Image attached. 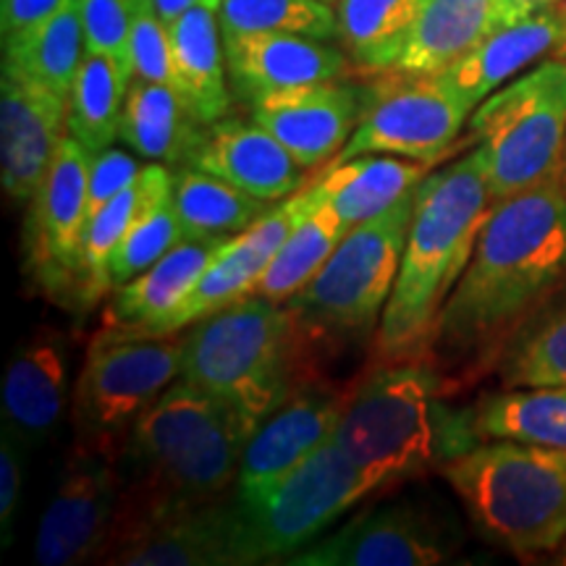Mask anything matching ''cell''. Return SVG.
Wrapping results in <instances>:
<instances>
[{
	"instance_id": "obj_3",
	"label": "cell",
	"mask_w": 566,
	"mask_h": 566,
	"mask_svg": "<svg viewBox=\"0 0 566 566\" xmlns=\"http://www.w3.org/2000/svg\"><path fill=\"white\" fill-rule=\"evenodd\" d=\"M493 205L475 153L424 176L415 192L399 275L373 338L375 367L430 357L438 317L472 260Z\"/></svg>"
},
{
	"instance_id": "obj_30",
	"label": "cell",
	"mask_w": 566,
	"mask_h": 566,
	"mask_svg": "<svg viewBox=\"0 0 566 566\" xmlns=\"http://www.w3.org/2000/svg\"><path fill=\"white\" fill-rule=\"evenodd\" d=\"M174 202L184 239L237 237L271 210V202L258 200L195 166H179L174 171Z\"/></svg>"
},
{
	"instance_id": "obj_36",
	"label": "cell",
	"mask_w": 566,
	"mask_h": 566,
	"mask_svg": "<svg viewBox=\"0 0 566 566\" xmlns=\"http://www.w3.org/2000/svg\"><path fill=\"white\" fill-rule=\"evenodd\" d=\"M184 239L181 218L174 202V179L163 184L142 208L126 237L118 244L111 260V283L113 289L124 286L153 268L168 250H174Z\"/></svg>"
},
{
	"instance_id": "obj_10",
	"label": "cell",
	"mask_w": 566,
	"mask_h": 566,
	"mask_svg": "<svg viewBox=\"0 0 566 566\" xmlns=\"http://www.w3.org/2000/svg\"><path fill=\"white\" fill-rule=\"evenodd\" d=\"M181 338H103L92 342L74 388L80 443L111 451L126 441L137 417L181 378Z\"/></svg>"
},
{
	"instance_id": "obj_16",
	"label": "cell",
	"mask_w": 566,
	"mask_h": 566,
	"mask_svg": "<svg viewBox=\"0 0 566 566\" xmlns=\"http://www.w3.org/2000/svg\"><path fill=\"white\" fill-rule=\"evenodd\" d=\"M449 558L441 527L412 504L354 516L323 541L286 558L292 566H433Z\"/></svg>"
},
{
	"instance_id": "obj_19",
	"label": "cell",
	"mask_w": 566,
	"mask_h": 566,
	"mask_svg": "<svg viewBox=\"0 0 566 566\" xmlns=\"http://www.w3.org/2000/svg\"><path fill=\"white\" fill-rule=\"evenodd\" d=\"M233 97L247 105L275 92L342 80L349 55L323 40L286 32H223Z\"/></svg>"
},
{
	"instance_id": "obj_32",
	"label": "cell",
	"mask_w": 566,
	"mask_h": 566,
	"mask_svg": "<svg viewBox=\"0 0 566 566\" xmlns=\"http://www.w3.org/2000/svg\"><path fill=\"white\" fill-rule=\"evenodd\" d=\"M132 74L122 63L97 53H84L69 92V137L90 155L108 150L118 137Z\"/></svg>"
},
{
	"instance_id": "obj_34",
	"label": "cell",
	"mask_w": 566,
	"mask_h": 566,
	"mask_svg": "<svg viewBox=\"0 0 566 566\" xmlns=\"http://www.w3.org/2000/svg\"><path fill=\"white\" fill-rule=\"evenodd\" d=\"M315 189V187H313ZM346 229L336 212L317 197V205L289 233L279 247L265 273L260 275L254 294L273 302H289L300 289L315 279V273L328 263Z\"/></svg>"
},
{
	"instance_id": "obj_38",
	"label": "cell",
	"mask_w": 566,
	"mask_h": 566,
	"mask_svg": "<svg viewBox=\"0 0 566 566\" xmlns=\"http://www.w3.org/2000/svg\"><path fill=\"white\" fill-rule=\"evenodd\" d=\"M134 6V0H80L84 53L113 59L132 74Z\"/></svg>"
},
{
	"instance_id": "obj_49",
	"label": "cell",
	"mask_w": 566,
	"mask_h": 566,
	"mask_svg": "<svg viewBox=\"0 0 566 566\" xmlns=\"http://www.w3.org/2000/svg\"><path fill=\"white\" fill-rule=\"evenodd\" d=\"M134 3H137V0H134Z\"/></svg>"
},
{
	"instance_id": "obj_46",
	"label": "cell",
	"mask_w": 566,
	"mask_h": 566,
	"mask_svg": "<svg viewBox=\"0 0 566 566\" xmlns=\"http://www.w3.org/2000/svg\"><path fill=\"white\" fill-rule=\"evenodd\" d=\"M562 6H564V11H566V0H562ZM558 55H562V59H566V45H564V51L558 53Z\"/></svg>"
},
{
	"instance_id": "obj_6",
	"label": "cell",
	"mask_w": 566,
	"mask_h": 566,
	"mask_svg": "<svg viewBox=\"0 0 566 566\" xmlns=\"http://www.w3.org/2000/svg\"><path fill=\"white\" fill-rule=\"evenodd\" d=\"M472 522L520 556L566 543V451L488 438L443 467Z\"/></svg>"
},
{
	"instance_id": "obj_15",
	"label": "cell",
	"mask_w": 566,
	"mask_h": 566,
	"mask_svg": "<svg viewBox=\"0 0 566 566\" xmlns=\"http://www.w3.org/2000/svg\"><path fill=\"white\" fill-rule=\"evenodd\" d=\"M69 134V97L3 69L0 76V184L32 202Z\"/></svg>"
},
{
	"instance_id": "obj_4",
	"label": "cell",
	"mask_w": 566,
	"mask_h": 566,
	"mask_svg": "<svg viewBox=\"0 0 566 566\" xmlns=\"http://www.w3.org/2000/svg\"><path fill=\"white\" fill-rule=\"evenodd\" d=\"M373 491L443 470L483 441L475 409L443 401V384L428 359L380 365L352 388L334 438Z\"/></svg>"
},
{
	"instance_id": "obj_9",
	"label": "cell",
	"mask_w": 566,
	"mask_h": 566,
	"mask_svg": "<svg viewBox=\"0 0 566 566\" xmlns=\"http://www.w3.org/2000/svg\"><path fill=\"white\" fill-rule=\"evenodd\" d=\"M367 493H373V485L328 441L265 493L233 499L242 564L300 554Z\"/></svg>"
},
{
	"instance_id": "obj_41",
	"label": "cell",
	"mask_w": 566,
	"mask_h": 566,
	"mask_svg": "<svg viewBox=\"0 0 566 566\" xmlns=\"http://www.w3.org/2000/svg\"><path fill=\"white\" fill-rule=\"evenodd\" d=\"M24 454L27 449L19 438L3 428V436H0V533H3V546H9L13 537V522H17L21 501Z\"/></svg>"
},
{
	"instance_id": "obj_29",
	"label": "cell",
	"mask_w": 566,
	"mask_h": 566,
	"mask_svg": "<svg viewBox=\"0 0 566 566\" xmlns=\"http://www.w3.org/2000/svg\"><path fill=\"white\" fill-rule=\"evenodd\" d=\"M174 179L171 168L150 163L142 168L137 181L129 184L124 192H118L113 200L97 210L87 221L80 258V307H95L105 294L113 292L111 283V260L116 254L118 244L129 231L134 218L142 208L150 202V197L158 192L163 184Z\"/></svg>"
},
{
	"instance_id": "obj_26",
	"label": "cell",
	"mask_w": 566,
	"mask_h": 566,
	"mask_svg": "<svg viewBox=\"0 0 566 566\" xmlns=\"http://www.w3.org/2000/svg\"><path fill=\"white\" fill-rule=\"evenodd\" d=\"M205 132L208 126L197 122L174 87L132 80L118 124V139L142 158L168 166H189Z\"/></svg>"
},
{
	"instance_id": "obj_7",
	"label": "cell",
	"mask_w": 566,
	"mask_h": 566,
	"mask_svg": "<svg viewBox=\"0 0 566 566\" xmlns=\"http://www.w3.org/2000/svg\"><path fill=\"white\" fill-rule=\"evenodd\" d=\"M415 192L384 216L346 231L315 279L283 302L313 359L365 342L378 331L405 258Z\"/></svg>"
},
{
	"instance_id": "obj_13",
	"label": "cell",
	"mask_w": 566,
	"mask_h": 566,
	"mask_svg": "<svg viewBox=\"0 0 566 566\" xmlns=\"http://www.w3.org/2000/svg\"><path fill=\"white\" fill-rule=\"evenodd\" d=\"M118 501L122 470L116 454L76 441L40 520L34 562L71 566L101 556L116 520Z\"/></svg>"
},
{
	"instance_id": "obj_45",
	"label": "cell",
	"mask_w": 566,
	"mask_h": 566,
	"mask_svg": "<svg viewBox=\"0 0 566 566\" xmlns=\"http://www.w3.org/2000/svg\"><path fill=\"white\" fill-rule=\"evenodd\" d=\"M562 184L566 189V145H564V160H562Z\"/></svg>"
},
{
	"instance_id": "obj_17",
	"label": "cell",
	"mask_w": 566,
	"mask_h": 566,
	"mask_svg": "<svg viewBox=\"0 0 566 566\" xmlns=\"http://www.w3.org/2000/svg\"><path fill=\"white\" fill-rule=\"evenodd\" d=\"M352 391H328L307 384L254 428L244 446L237 499H254L286 478L334 438Z\"/></svg>"
},
{
	"instance_id": "obj_25",
	"label": "cell",
	"mask_w": 566,
	"mask_h": 566,
	"mask_svg": "<svg viewBox=\"0 0 566 566\" xmlns=\"http://www.w3.org/2000/svg\"><path fill=\"white\" fill-rule=\"evenodd\" d=\"M428 174L430 163L396 155H359L342 166L325 168L321 181L313 187L349 231L391 210L396 202L412 195Z\"/></svg>"
},
{
	"instance_id": "obj_40",
	"label": "cell",
	"mask_w": 566,
	"mask_h": 566,
	"mask_svg": "<svg viewBox=\"0 0 566 566\" xmlns=\"http://www.w3.org/2000/svg\"><path fill=\"white\" fill-rule=\"evenodd\" d=\"M142 166L129 153L108 147V150L90 155V179H87V221L97 210H103L113 197L124 192L129 184L137 181Z\"/></svg>"
},
{
	"instance_id": "obj_12",
	"label": "cell",
	"mask_w": 566,
	"mask_h": 566,
	"mask_svg": "<svg viewBox=\"0 0 566 566\" xmlns=\"http://www.w3.org/2000/svg\"><path fill=\"white\" fill-rule=\"evenodd\" d=\"M90 153L69 137L48 168L45 181L30 202L27 263L38 286L51 300L80 307V258L87 229Z\"/></svg>"
},
{
	"instance_id": "obj_14",
	"label": "cell",
	"mask_w": 566,
	"mask_h": 566,
	"mask_svg": "<svg viewBox=\"0 0 566 566\" xmlns=\"http://www.w3.org/2000/svg\"><path fill=\"white\" fill-rule=\"evenodd\" d=\"M126 566H242L233 501L174 509L111 530L97 556Z\"/></svg>"
},
{
	"instance_id": "obj_43",
	"label": "cell",
	"mask_w": 566,
	"mask_h": 566,
	"mask_svg": "<svg viewBox=\"0 0 566 566\" xmlns=\"http://www.w3.org/2000/svg\"><path fill=\"white\" fill-rule=\"evenodd\" d=\"M562 0H493L495 6V27L514 24V21L533 17V13L558 6Z\"/></svg>"
},
{
	"instance_id": "obj_11",
	"label": "cell",
	"mask_w": 566,
	"mask_h": 566,
	"mask_svg": "<svg viewBox=\"0 0 566 566\" xmlns=\"http://www.w3.org/2000/svg\"><path fill=\"white\" fill-rule=\"evenodd\" d=\"M470 116V105L446 87L441 74L375 71L357 129L328 168L359 155L436 163L451 150Z\"/></svg>"
},
{
	"instance_id": "obj_28",
	"label": "cell",
	"mask_w": 566,
	"mask_h": 566,
	"mask_svg": "<svg viewBox=\"0 0 566 566\" xmlns=\"http://www.w3.org/2000/svg\"><path fill=\"white\" fill-rule=\"evenodd\" d=\"M84 59L80 0H63L30 30L3 38V69L66 95Z\"/></svg>"
},
{
	"instance_id": "obj_39",
	"label": "cell",
	"mask_w": 566,
	"mask_h": 566,
	"mask_svg": "<svg viewBox=\"0 0 566 566\" xmlns=\"http://www.w3.org/2000/svg\"><path fill=\"white\" fill-rule=\"evenodd\" d=\"M132 74L134 80L174 87V55L168 24L150 3L134 6L132 24Z\"/></svg>"
},
{
	"instance_id": "obj_24",
	"label": "cell",
	"mask_w": 566,
	"mask_h": 566,
	"mask_svg": "<svg viewBox=\"0 0 566 566\" xmlns=\"http://www.w3.org/2000/svg\"><path fill=\"white\" fill-rule=\"evenodd\" d=\"M237 237L181 239L153 268L124 286L113 289L105 325H142L171 313L197 286V281L221 260Z\"/></svg>"
},
{
	"instance_id": "obj_20",
	"label": "cell",
	"mask_w": 566,
	"mask_h": 566,
	"mask_svg": "<svg viewBox=\"0 0 566 566\" xmlns=\"http://www.w3.org/2000/svg\"><path fill=\"white\" fill-rule=\"evenodd\" d=\"M566 45V11L551 6L514 24L495 27L483 42H478L464 59L441 71L446 87L457 97L478 108L495 90L525 74L535 63L558 55Z\"/></svg>"
},
{
	"instance_id": "obj_5",
	"label": "cell",
	"mask_w": 566,
	"mask_h": 566,
	"mask_svg": "<svg viewBox=\"0 0 566 566\" xmlns=\"http://www.w3.org/2000/svg\"><path fill=\"white\" fill-rule=\"evenodd\" d=\"M181 342V378L231 407L252 433L289 396L313 384L315 359L292 310L260 294L226 304Z\"/></svg>"
},
{
	"instance_id": "obj_33",
	"label": "cell",
	"mask_w": 566,
	"mask_h": 566,
	"mask_svg": "<svg viewBox=\"0 0 566 566\" xmlns=\"http://www.w3.org/2000/svg\"><path fill=\"white\" fill-rule=\"evenodd\" d=\"M478 430L488 438L551 446L566 451V386L506 388L475 407Z\"/></svg>"
},
{
	"instance_id": "obj_31",
	"label": "cell",
	"mask_w": 566,
	"mask_h": 566,
	"mask_svg": "<svg viewBox=\"0 0 566 566\" xmlns=\"http://www.w3.org/2000/svg\"><path fill=\"white\" fill-rule=\"evenodd\" d=\"M417 13L420 0H338V40L354 66L388 71L405 51Z\"/></svg>"
},
{
	"instance_id": "obj_37",
	"label": "cell",
	"mask_w": 566,
	"mask_h": 566,
	"mask_svg": "<svg viewBox=\"0 0 566 566\" xmlns=\"http://www.w3.org/2000/svg\"><path fill=\"white\" fill-rule=\"evenodd\" d=\"M504 388L566 386V304L522 331L501 359Z\"/></svg>"
},
{
	"instance_id": "obj_22",
	"label": "cell",
	"mask_w": 566,
	"mask_h": 566,
	"mask_svg": "<svg viewBox=\"0 0 566 566\" xmlns=\"http://www.w3.org/2000/svg\"><path fill=\"white\" fill-rule=\"evenodd\" d=\"M69 396L66 344L53 331H38L13 354L3 378V428L27 451L40 449L61 422Z\"/></svg>"
},
{
	"instance_id": "obj_42",
	"label": "cell",
	"mask_w": 566,
	"mask_h": 566,
	"mask_svg": "<svg viewBox=\"0 0 566 566\" xmlns=\"http://www.w3.org/2000/svg\"><path fill=\"white\" fill-rule=\"evenodd\" d=\"M63 0H0V32L3 38L30 30L59 9Z\"/></svg>"
},
{
	"instance_id": "obj_27",
	"label": "cell",
	"mask_w": 566,
	"mask_h": 566,
	"mask_svg": "<svg viewBox=\"0 0 566 566\" xmlns=\"http://www.w3.org/2000/svg\"><path fill=\"white\" fill-rule=\"evenodd\" d=\"M493 30V0H420V13L394 69L405 74H441Z\"/></svg>"
},
{
	"instance_id": "obj_48",
	"label": "cell",
	"mask_w": 566,
	"mask_h": 566,
	"mask_svg": "<svg viewBox=\"0 0 566 566\" xmlns=\"http://www.w3.org/2000/svg\"><path fill=\"white\" fill-rule=\"evenodd\" d=\"M564 562H566V548H564Z\"/></svg>"
},
{
	"instance_id": "obj_18",
	"label": "cell",
	"mask_w": 566,
	"mask_h": 566,
	"mask_svg": "<svg viewBox=\"0 0 566 566\" xmlns=\"http://www.w3.org/2000/svg\"><path fill=\"white\" fill-rule=\"evenodd\" d=\"M365 101L367 84L359 87L342 76L260 97L250 103V118L271 132L302 168H315L344 150Z\"/></svg>"
},
{
	"instance_id": "obj_2",
	"label": "cell",
	"mask_w": 566,
	"mask_h": 566,
	"mask_svg": "<svg viewBox=\"0 0 566 566\" xmlns=\"http://www.w3.org/2000/svg\"><path fill=\"white\" fill-rule=\"evenodd\" d=\"M252 430L187 380H174L122 443V501L113 527L218 501L237 483Z\"/></svg>"
},
{
	"instance_id": "obj_8",
	"label": "cell",
	"mask_w": 566,
	"mask_h": 566,
	"mask_svg": "<svg viewBox=\"0 0 566 566\" xmlns=\"http://www.w3.org/2000/svg\"><path fill=\"white\" fill-rule=\"evenodd\" d=\"M472 153L493 202L562 179L566 145V59L535 63L472 111Z\"/></svg>"
},
{
	"instance_id": "obj_23",
	"label": "cell",
	"mask_w": 566,
	"mask_h": 566,
	"mask_svg": "<svg viewBox=\"0 0 566 566\" xmlns=\"http://www.w3.org/2000/svg\"><path fill=\"white\" fill-rule=\"evenodd\" d=\"M174 55V90L197 122L210 126L231 113L229 66L216 6H195L168 27Z\"/></svg>"
},
{
	"instance_id": "obj_35",
	"label": "cell",
	"mask_w": 566,
	"mask_h": 566,
	"mask_svg": "<svg viewBox=\"0 0 566 566\" xmlns=\"http://www.w3.org/2000/svg\"><path fill=\"white\" fill-rule=\"evenodd\" d=\"M223 32H286L331 42L338 38V17L328 0H221Z\"/></svg>"
},
{
	"instance_id": "obj_1",
	"label": "cell",
	"mask_w": 566,
	"mask_h": 566,
	"mask_svg": "<svg viewBox=\"0 0 566 566\" xmlns=\"http://www.w3.org/2000/svg\"><path fill=\"white\" fill-rule=\"evenodd\" d=\"M566 279V189L562 179L495 202L475 252L436 323L433 349L470 357L546 302Z\"/></svg>"
},
{
	"instance_id": "obj_47",
	"label": "cell",
	"mask_w": 566,
	"mask_h": 566,
	"mask_svg": "<svg viewBox=\"0 0 566 566\" xmlns=\"http://www.w3.org/2000/svg\"><path fill=\"white\" fill-rule=\"evenodd\" d=\"M137 3H147V0H137Z\"/></svg>"
},
{
	"instance_id": "obj_21",
	"label": "cell",
	"mask_w": 566,
	"mask_h": 566,
	"mask_svg": "<svg viewBox=\"0 0 566 566\" xmlns=\"http://www.w3.org/2000/svg\"><path fill=\"white\" fill-rule=\"evenodd\" d=\"M189 166L265 202L300 192L307 171L263 126L229 116L208 126Z\"/></svg>"
},
{
	"instance_id": "obj_44",
	"label": "cell",
	"mask_w": 566,
	"mask_h": 566,
	"mask_svg": "<svg viewBox=\"0 0 566 566\" xmlns=\"http://www.w3.org/2000/svg\"><path fill=\"white\" fill-rule=\"evenodd\" d=\"M153 6V11L166 21L168 27L174 24L176 19L184 17L187 11H192L195 6H221V0H147Z\"/></svg>"
}]
</instances>
